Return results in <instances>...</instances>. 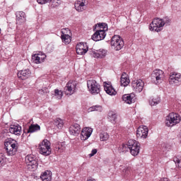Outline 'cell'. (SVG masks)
<instances>
[{
    "instance_id": "1",
    "label": "cell",
    "mask_w": 181,
    "mask_h": 181,
    "mask_svg": "<svg viewBox=\"0 0 181 181\" xmlns=\"http://www.w3.org/2000/svg\"><path fill=\"white\" fill-rule=\"evenodd\" d=\"M17 142L13 139L8 138L4 142V147L7 154L9 156L15 155L18 149Z\"/></svg>"
},
{
    "instance_id": "2",
    "label": "cell",
    "mask_w": 181,
    "mask_h": 181,
    "mask_svg": "<svg viewBox=\"0 0 181 181\" xmlns=\"http://www.w3.org/2000/svg\"><path fill=\"white\" fill-rule=\"evenodd\" d=\"M162 19L157 18L153 19L149 26L150 30L154 32H159L163 30L165 24Z\"/></svg>"
},
{
    "instance_id": "3",
    "label": "cell",
    "mask_w": 181,
    "mask_h": 181,
    "mask_svg": "<svg viewBox=\"0 0 181 181\" xmlns=\"http://www.w3.org/2000/svg\"><path fill=\"white\" fill-rule=\"evenodd\" d=\"M28 170L35 171L37 170L38 165V161L36 157L32 154H30L25 158Z\"/></svg>"
},
{
    "instance_id": "4",
    "label": "cell",
    "mask_w": 181,
    "mask_h": 181,
    "mask_svg": "<svg viewBox=\"0 0 181 181\" xmlns=\"http://www.w3.org/2000/svg\"><path fill=\"white\" fill-rule=\"evenodd\" d=\"M164 76H165V74L163 71L160 69H156L151 74V81L152 83L156 85H159L163 81Z\"/></svg>"
},
{
    "instance_id": "5",
    "label": "cell",
    "mask_w": 181,
    "mask_h": 181,
    "mask_svg": "<svg viewBox=\"0 0 181 181\" xmlns=\"http://www.w3.org/2000/svg\"><path fill=\"white\" fill-rule=\"evenodd\" d=\"M181 121L180 116L175 113H171L167 117L165 124L167 126L172 127L179 123Z\"/></svg>"
},
{
    "instance_id": "6",
    "label": "cell",
    "mask_w": 181,
    "mask_h": 181,
    "mask_svg": "<svg viewBox=\"0 0 181 181\" xmlns=\"http://www.w3.org/2000/svg\"><path fill=\"white\" fill-rule=\"evenodd\" d=\"M50 143L47 139H44L40 143L39 146L40 153L44 156H48L51 153Z\"/></svg>"
},
{
    "instance_id": "7",
    "label": "cell",
    "mask_w": 181,
    "mask_h": 181,
    "mask_svg": "<svg viewBox=\"0 0 181 181\" xmlns=\"http://www.w3.org/2000/svg\"><path fill=\"white\" fill-rule=\"evenodd\" d=\"M111 45L113 49L115 50H119L124 47V40L120 36L115 35L111 40Z\"/></svg>"
},
{
    "instance_id": "8",
    "label": "cell",
    "mask_w": 181,
    "mask_h": 181,
    "mask_svg": "<svg viewBox=\"0 0 181 181\" xmlns=\"http://www.w3.org/2000/svg\"><path fill=\"white\" fill-rule=\"evenodd\" d=\"M128 147L132 155L136 156L139 153L140 145L138 142L134 139H130L128 143Z\"/></svg>"
},
{
    "instance_id": "9",
    "label": "cell",
    "mask_w": 181,
    "mask_h": 181,
    "mask_svg": "<svg viewBox=\"0 0 181 181\" xmlns=\"http://www.w3.org/2000/svg\"><path fill=\"white\" fill-rule=\"evenodd\" d=\"M87 85L88 91L93 95H96L100 92V86L96 81L94 80L88 81Z\"/></svg>"
},
{
    "instance_id": "10",
    "label": "cell",
    "mask_w": 181,
    "mask_h": 181,
    "mask_svg": "<svg viewBox=\"0 0 181 181\" xmlns=\"http://www.w3.org/2000/svg\"><path fill=\"white\" fill-rule=\"evenodd\" d=\"M46 55L44 53L41 51H35L33 53L32 55V61L35 64H40L44 62Z\"/></svg>"
},
{
    "instance_id": "11",
    "label": "cell",
    "mask_w": 181,
    "mask_h": 181,
    "mask_svg": "<svg viewBox=\"0 0 181 181\" xmlns=\"http://www.w3.org/2000/svg\"><path fill=\"white\" fill-rule=\"evenodd\" d=\"M72 33L68 28H64L61 31V38L64 44L68 45L72 40Z\"/></svg>"
},
{
    "instance_id": "12",
    "label": "cell",
    "mask_w": 181,
    "mask_h": 181,
    "mask_svg": "<svg viewBox=\"0 0 181 181\" xmlns=\"http://www.w3.org/2000/svg\"><path fill=\"white\" fill-rule=\"evenodd\" d=\"M170 84L173 86H177L181 84V74L177 72H173L170 76Z\"/></svg>"
},
{
    "instance_id": "13",
    "label": "cell",
    "mask_w": 181,
    "mask_h": 181,
    "mask_svg": "<svg viewBox=\"0 0 181 181\" xmlns=\"http://www.w3.org/2000/svg\"><path fill=\"white\" fill-rule=\"evenodd\" d=\"M77 82L74 80H70L64 88V93L67 96L72 95L75 91L77 86Z\"/></svg>"
},
{
    "instance_id": "14",
    "label": "cell",
    "mask_w": 181,
    "mask_h": 181,
    "mask_svg": "<svg viewBox=\"0 0 181 181\" xmlns=\"http://www.w3.org/2000/svg\"><path fill=\"white\" fill-rule=\"evenodd\" d=\"M144 83L141 79H137L133 81L132 86L133 89L137 93H140L143 90L144 87Z\"/></svg>"
},
{
    "instance_id": "15",
    "label": "cell",
    "mask_w": 181,
    "mask_h": 181,
    "mask_svg": "<svg viewBox=\"0 0 181 181\" xmlns=\"http://www.w3.org/2000/svg\"><path fill=\"white\" fill-rule=\"evenodd\" d=\"M88 45L85 42H80L77 45L76 51L78 54L83 55L88 52Z\"/></svg>"
},
{
    "instance_id": "16",
    "label": "cell",
    "mask_w": 181,
    "mask_h": 181,
    "mask_svg": "<svg viewBox=\"0 0 181 181\" xmlns=\"http://www.w3.org/2000/svg\"><path fill=\"white\" fill-rule=\"evenodd\" d=\"M148 129L147 127L145 126H140L137 130V136L139 138L145 139L148 136Z\"/></svg>"
},
{
    "instance_id": "17",
    "label": "cell",
    "mask_w": 181,
    "mask_h": 181,
    "mask_svg": "<svg viewBox=\"0 0 181 181\" xmlns=\"http://www.w3.org/2000/svg\"><path fill=\"white\" fill-rule=\"evenodd\" d=\"M88 2L84 0H79L76 1L75 3V8L77 11L79 12L85 10L87 7Z\"/></svg>"
},
{
    "instance_id": "18",
    "label": "cell",
    "mask_w": 181,
    "mask_h": 181,
    "mask_svg": "<svg viewBox=\"0 0 181 181\" xmlns=\"http://www.w3.org/2000/svg\"><path fill=\"white\" fill-rule=\"evenodd\" d=\"M92 56L96 59H102L107 55V51L103 49L93 50L91 51Z\"/></svg>"
},
{
    "instance_id": "19",
    "label": "cell",
    "mask_w": 181,
    "mask_h": 181,
    "mask_svg": "<svg viewBox=\"0 0 181 181\" xmlns=\"http://www.w3.org/2000/svg\"><path fill=\"white\" fill-rule=\"evenodd\" d=\"M103 86L106 93L109 95L113 96L117 94V92L113 88L110 82H105L103 83Z\"/></svg>"
},
{
    "instance_id": "20",
    "label": "cell",
    "mask_w": 181,
    "mask_h": 181,
    "mask_svg": "<svg viewBox=\"0 0 181 181\" xmlns=\"http://www.w3.org/2000/svg\"><path fill=\"white\" fill-rule=\"evenodd\" d=\"M122 99L125 103L128 104H131L136 102L137 97L134 93L126 94L122 96Z\"/></svg>"
},
{
    "instance_id": "21",
    "label": "cell",
    "mask_w": 181,
    "mask_h": 181,
    "mask_svg": "<svg viewBox=\"0 0 181 181\" xmlns=\"http://www.w3.org/2000/svg\"><path fill=\"white\" fill-rule=\"evenodd\" d=\"M93 129L91 128L86 127L84 128L81 132L80 136L81 139L82 140L85 141L88 139L92 133Z\"/></svg>"
},
{
    "instance_id": "22",
    "label": "cell",
    "mask_w": 181,
    "mask_h": 181,
    "mask_svg": "<svg viewBox=\"0 0 181 181\" xmlns=\"http://www.w3.org/2000/svg\"><path fill=\"white\" fill-rule=\"evenodd\" d=\"M17 23L21 25L25 22L26 20V14L23 11H19L16 14Z\"/></svg>"
},
{
    "instance_id": "23",
    "label": "cell",
    "mask_w": 181,
    "mask_h": 181,
    "mask_svg": "<svg viewBox=\"0 0 181 181\" xmlns=\"http://www.w3.org/2000/svg\"><path fill=\"white\" fill-rule=\"evenodd\" d=\"M106 35L105 31H97L92 36V39L95 41H99L104 39Z\"/></svg>"
},
{
    "instance_id": "24",
    "label": "cell",
    "mask_w": 181,
    "mask_h": 181,
    "mask_svg": "<svg viewBox=\"0 0 181 181\" xmlns=\"http://www.w3.org/2000/svg\"><path fill=\"white\" fill-rule=\"evenodd\" d=\"M31 75L30 70L26 69L18 72L17 75L19 78L22 80H25L29 78Z\"/></svg>"
},
{
    "instance_id": "25",
    "label": "cell",
    "mask_w": 181,
    "mask_h": 181,
    "mask_svg": "<svg viewBox=\"0 0 181 181\" xmlns=\"http://www.w3.org/2000/svg\"><path fill=\"white\" fill-rule=\"evenodd\" d=\"M9 131L12 134L19 136L21 134V128L18 124L11 125L10 127Z\"/></svg>"
},
{
    "instance_id": "26",
    "label": "cell",
    "mask_w": 181,
    "mask_h": 181,
    "mask_svg": "<svg viewBox=\"0 0 181 181\" xmlns=\"http://www.w3.org/2000/svg\"><path fill=\"white\" fill-rule=\"evenodd\" d=\"M80 127L77 124L72 125L69 129V132L71 134L74 136H76L80 132Z\"/></svg>"
},
{
    "instance_id": "27",
    "label": "cell",
    "mask_w": 181,
    "mask_h": 181,
    "mask_svg": "<svg viewBox=\"0 0 181 181\" xmlns=\"http://www.w3.org/2000/svg\"><path fill=\"white\" fill-rule=\"evenodd\" d=\"M93 29L94 32H95L98 31H105L106 32L108 29V25L105 23H98L94 26Z\"/></svg>"
},
{
    "instance_id": "28",
    "label": "cell",
    "mask_w": 181,
    "mask_h": 181,
    "mask_svg": "<svg viewBox=\"0 0 181 181\" xmlns=\"http://www.w3.org/2000/svg\"><path fill=\"white\" fill-rule=\"evenodd\" d=\"M52 178V174L50 170L44 171L40 175V178L42 181H51Z\"/></svg>"
},
{
    "instance_id": "29",
    "label": "cell",
    "mask_w": 181,
    "mask_h": 181,
    "mask_svg": "<svg viewBox=\"0 0 181 181\" xmlns=\"http://www.w3.org/2000/svg\"><path fill=\"white\" fill-rule=\"evenodd\" d=\"M54 150L55 153L57 155L63 153L65 150L64 144L62 143H57L55 145Z\"/></svg>"
},
{
    "instance_id": "30",
    "label": "cell",
    "mask_w": 181,
    "mask_h": 181,
    "mask_svg": "<svg viewBox=\"0 0 181 181\" xmlns=\"http://www.w3.org/2000/svg\"><path fill=\"white\" fill-rule=\"evenodd\" d=\"M130 82L128 75L126 73H123L120 79V83L121 85L124 86H126L129 85Z\"/></svg>"
},
{
    "instance_id": "31",
    "label": "cell",
    "mask_w": 181,
    "mask_h": 181,
    "mask_svg": "<svg viewBox=\"0 0 181 181\" xmlns=\"http://www.w3.org/2000/svg\"><path fill=\"white\" fill-rule=\"evenodd\" d=\"M107 119L109 121L113 124L115 123L117 119V113L114 111H110L108 114Z\"/></svg>"
},
{
    "instance_id": "32",
    "label": "cell",
    "mask_w": 181,
    "mask_h": 181,
    "mask_svg": "<svg viewBox=\"0 0 181 181\" xmlns=\"http://www.w3.org/2000/svg\"><path fill=\"white\" fill-rule=\"evenodd\" d=\"M51 95L53 97L56 99L60 100L62 97L63 92L61 89L56 88L52 91Z\"/></svg>"
},
{
    "instance_id": "33",
    "label": "cell",
    "mask_w": 181,
    "mask_h": 181,
    "mask_svg": "<svg viewBox=\"0 0 181 181\" xmlns=\"http://www.w3.org/2000/svg\"><path fill=\"white\" fill-rule=\"evenodd\" d=\"M161 99L160 97L157 96L156 97L151 96L149 99L150 105L151 106L156 105L158 104L160 102Z\"/></svg>"
},
{
    "instance_id": "34",
    "label": "cell",
    "mask_w": 181,
    "mask_h": 181,
    "mask_svg": "<svg viewBox=\"0 0 181 181\" xmlns=\"http://www.w3.org/2000/svg\"><path fill=\"white\" fill-rule=\"evenodd\" d=\"M40 127L37 124L32 125L29 127L28 132V133H33L36 131H39L40 130Z\"/></svg>"
},
{
    "instance_id": "35",
    "label": "cell",
    "mask_w": 181,
    "mask_h": 181,
    "mask_svg": "<svg viewBox=\"0 0 181 181\" xmlns=\"http://www.w3.org/2000/svg\"><path fill=\"white\" fill-rule=\"evenodd\" d=\"M54 124L58 128L60 129L63 126L64 122L62 119L58 118L55 120Z\"/></svg>"
},
{
    "instance_id": "36",
    "label": "cell",
    "mask_w": 181,
    "mask_h": 181,
    "mask_svg": "<svg viewBox=\"0 0 181 181\" xmlns=\"http://www.w3.org/2000/svg\"><path fill=\"white\" fill-rule=\"evenodd\" d=\"M102 110V108L101 106L96 105L90 107L88 109V112H93V111H98L101 112Z\"/></svg>"
},
{
    "instance_id": "37",
    "label": "cell",
    "mask_w": 181,
    "mask_h": 181,
    "mask_svg": "<svg viewBox=\"0 0 181 181\" xmlns=\"http://www.w3.org/2000/svg\"><path fill=\"white\" fill-rule=\"evenodd\" d=\"M173 161L175 162L176 166L181 168V156L175 157L173 159Z\"/></svg>"
},
{
    "instance_id": "38",
    "label": "cell",
    "mask_w": 181,
    "mask_h": 181,
    "mask_svg": "<svg viewBox=\"0 0 181 181\" xmlns=\"http://www.w3.org/2000/svg\"><path fill=\"white\" fill-rule=\"evenodd\" d=\"M109 137L108 134L107 132H103L100 134V139L101 141H107Z\"/></svg>"
},
{
    "instance_id": "39",
    "label": "cell",
    "mask_w": 181,
    "mask_h": 181,
    "mask_svg": "<svg viewBox=\"0 0 181 181\" xmlns=\"http://www.w3.org/2000/svg\"><path fill=\"white\" fill-rule=\"evenodd\" d=\"M51 6L53 8H55L60 5L61 3V1H51Z\"/></svg>"
},
{
    "instance_id": "40",
    "label": "cell",
    "mask_w": 181,
    "mask_h": 181,
    "mask_svg": "<svg viewBox=\"0 0 181 181\" xmlns=\"http://www.w3.org/2000/svg\"><path fill=\"white\" fill-rule=\"evenodd\" d=\"M2 154L1 153V167L2 166V165H3V164H4L5 162L4 160H5V157H4V155H3H3H2Z\"/></svg>"
},
{
    "instance_id": "41",
    "label": "cell",
    "mask_w": 181,
    "mask_h": 181,
    "mask_svg": "<svg viewBox=\"0 0 181 181\" xmlns=\"http://www.w3.org/2000/svg\"><path fill=\"white\" fill-rule=\"evenodd\" d=\"M51 1H37V2L38 3L41 4H45L47 3L48 2H51Z\"/></svg>"
},
{
    "instance_id": "42",
    "label": "cell",
    "mask_w": 181,
    "mask_h": 181,
    "mask_svg": "<svg viewBox=\"0 0 181 181\" xmlns=\"http://www.w3.org/2000/svg\"><path fill=\"white\" fill-rule=\"evenodd\" d=\"M97 150L96 149L93 150V151H92L91 154L89 155V156H90V157H91L95 155L97 153Z\"/></svg>"
},
{
    "instance_id": "43",
    "label": "cell",
    "mask_w": 181,
    "mask_h": 181,
    "mask_svg": "<svg viewBox=\"0 0 181 181\" xmlns=\"http://www.w3.org/2000/svg\"><path fill=\"white\" fill-rule=\"evenodd\" d=\"M160 181H170L168 178H163L161 179Z\"/></svg>"
},
{
    "instance_id": "44",
    "label": "cell",
    "mask_w": 181,
    "mask_h": 181,
    "mask_svg": "<svg viewBox=\"0 0 181 181\" xmlns=\"http://www.w3.org/2000/svg\"><path fill=\"white\" fill-rule=\"evenodd\" d=\"M87 181H96V180L93 178H89Z\"/></svg>"
},
{
    "instance_id": "45",
    "label": "cell",
    "mask_w": 181,
    "mask_h": 181,
    "mask_svg": "<svg viewBox=\"0 0 181 181\" xmlns=\"http://www.w3.org/2000/svg\"><path fill=\"white\" fill-rule=\"evenodd\" d=\"M179 139L180 141L181 142V134H180L179 136Z\"/></svg>"
}]
</instances>
